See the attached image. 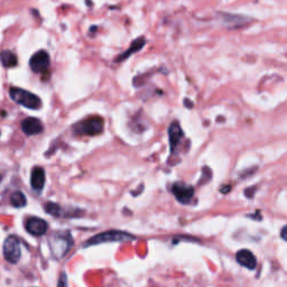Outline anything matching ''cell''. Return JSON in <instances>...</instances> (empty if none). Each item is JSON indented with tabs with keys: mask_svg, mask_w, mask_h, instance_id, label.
Here are the masks:
<instances>
[{
	"mask_svg": "<svg viewBox=\"0 0 287 287\" xmlns=\"http://www.w3.org/2000/svg\"><path fill=\"white\" fill-rule=\"evenodd\" d=\"M50 252L55 259L64 258L73 244V239L67 231H57L48 239Z\"/></svg>",
	"mask_w": 287,
	"mask_h": 287,
	"instance_id": "obj_1",
	"label": "cell"
},
{
	"mask_svg": "<svg viewBox=\"0 0 287 287\" xmlns=\"http://www.w3.org/2000/svg\"><path fill=\"white\" fill-rule=\"evenodd\" d=\"M134 239H135L134 236L128 234V232L119 230H110L102 232V234H99L95 236V237H92L91 239H89L84 246L89 247L95 246V244H101L107 242H125L130 241V240Z\"/></svg>",
	"mask_w": 287,
	"mask_h": 287,
	"instance_id": "obj_2",
	"label": "cell"
},
{
	"mask_svg": "<svg viewBox=\"0 0 287 287\" xmlns=\"http://www.w3.org/2000/svg\"><path fill=\"white\" fill-rule=\"evenodd\" d=\"M104 121L101 117H90L74 125V133L86 136H96L103 132Z\"/></svg>",
	"mask_w": 287,
	"mask_h": 287,
	"instance_id": "obj_3",
	"label": "cell"
},
{
	"mask_svg": "<svg viewBox=\"0 0 287 287\" xmlns=\"http://www.w3.org/2000/svg\"><path fill=\"white\" fill-rule=\"evenodd\" d=\"M9 95L15 102L20 105H24V107H26L28 109L37 110V109H40L42 107L41 99L29 91L23 90V89L19 88H11Z\"/></svg>",
	"mask_w": 287,
	"mask_h": 287,
	"instance_id": "obj_4",
	"label": "cell"
},
{
	"mask_svg": "<svg viewBox=\"0 0 287 287\" xmlns=\"http://www.w3.org/2000/svg\"><path fill=\"white\" fill-rule=\"evenodd\" d=\"M3 256L10 264H17L20 259V244L15 236L8 237L3 242Z\"/></svg>",
	"mask_w": 287,
	"mask_h": 287,
	"instance_id": "obj_5",
	"label": "cell"
},
{
	"mask_svg": "<svg viewBox=\"0 0 287 287\" xmlns=\"http://www.w3.org/2000/svg\"><path fill=\"white\" fill-rule=\"evenodd\" d=\"M172 192L174 194L175 199L180 202V203L187 204L190 201L192 200L194 196V189L190 185L182 183V182H176L173 184Z\"/></svg>",
	"mask_w": 287,
	"mask_h": 287,
	"instance_id": "obj_6",
	"label": "cell"
},
{
	"mask_svg": "<svg viewBox=\"0 0 287 287\" xmlns=\"http://www.w3.org/2000/svg\"><path fill=\"white\" fill-rule=\"evenodd\" d=\"M29 65L35 73H43L49 66V56L48 52L39 50V52L34 54L31 61H29Z\"/></svg>",
	"mask_w": 287,
	"mask_h": 287,
	"instance_id": "obj_7",
	"label": "cell"
},
{
	"mask_svg": "<svg viewBox=\"0 0 287 287\" xmlns=\"http://www.w3.org/2000/svg\"><path fill=\"white\" fill-rule=\"evenodd\" d=\"M26 230L32 236H36V237H41L46 234L48 229V223L41 218H29L26 221Z\"/></svg>",
	"mask_w": 287,
	"mask_h": 287,
	"instance_id": "obj_8",
	"label": "cell"
},
{
	"mask_svg": "<svg viewBox=\"0 0 287 287\" xmlns=\"http://www.w3.org/2000/svg\"><path fill=\"white\" fill-rule=\"evenodd\" d=\"M236 260L242 266V267L247 269H255L257 267V259L255 255L252 254L248 249H241L236 254Z\"/></svg>",
	"mask_w": 287,
	"mask_h": 287,
	"instance_id": "obj_9",
	"label": "cell"
},
{
	"mask_svg": "<svg viewBox=\"0 0 287 287\" xmlns=\"http://www.w3.org/2000/svg\"><path fill=\"white\" fill-rule=\"evenodd\" d=\"M168 137H170L171 150L173 153V151L177 148V146H179V144L182 141V138L184 137L183 130L177 121H174L171 124L170 128H168Z\"/></svg>",
	"mask_w": 287,
	"mask_h": 287,
	"instance_id": "obj_10",
	"label": "cell"
},
{
	"mask_svg": "<svg viewBox=\"0 0 287 287\" xmlns=\"http://www.w3.org/2000/svg\"><path fill=\"white\" fill-rule=\"evenodd\" d=\"M22 129L27 136H33V135L41 134L44 128L41 120L36 119V118H26L22 122Z\"/></svg>",
	"mask_w": 287,
	"mask_h": 287,
	"instance_id": "obj_11",
	"label": "cell"
},
{
	"mask_svg": "<svg viewBox=\"0 0 287 287\" xmlns=\"http://www.w3.org/2000/svg\"><path fill=\"white\" fill-rule=\"evenodd\" d=\"M32 188L37 192H41L45 184V172L42 167H35L32 171L31 176Z\"/></svg>",
	"mask_w": 287,
	"mask_h": 287,
	"instance_id": "obj_12",
	"label": "cell"
},
{
	"mask_svg": "<svg viewBox=\"0 0 287 287\" xmlns=\"http://www.w3.org/2000/svg\"><path fill=\"white\" fill-rule=\"evenodd\" d=\"M223 22H225L227 26H229L230 28H239L247 24V19L246 17L242 16L226 14L223 15Z\"/></svg>",
	"mask_w": 287,
	"mask_h": 287,
	"instance_id": "obj_13",
	"label": "cell"
},
{
	"mask_svg": "<svg viewBox=\"0 0 287 287\" xmlns=\"http://www.w3.org/2000/svg\"><path fill=\"white\" fill-rule=\"evenodd\" d=\"M144 45H145V40H144L143 37H141V39L135 40L132 43V45L129 46V48L126 50L125 53H122L121 55L117 58V61L126 60V58H128L130 55H133L134 53H136V52H138L139 49H142L144 48Z\"/></svg>",
	"mask_w": 287,
	"mask_h": 287,
	"instance_id": "obj_14",
	"label": "cell"
},
{
	"mask_svg": "<svg viewBox=\"0 0 287 287\" xmlns=\"http://www.w3.org/2000/svg\"><path fill=\"white\" fill-rule=\"evenodd\" d=\"M0 61H1L2 65L5 67H14L17 65V56L10 50H2L0 53Z\"/></svg>",
	"mask_w": 287,
	"mask_h": 287,
	"instance_id": "obj_15",
	"label": "cell"
},
{
	"mask_svg": "<svg viewBox=\"0 0 287 287\" xmlns=\"http://www.w3.org/2000/svg\"><path fill=\"white\" fill-rule=\"evenodd\" d=\"M10 203L15 208H24L27 204L26 196L22 192H14L10 196Z\"/></svg>",
	"mask_w": 287,
	"mask_h": 287,
	"instance_id": "obj_16",
	"label": "cell"
},
{
	"mask_svg": "<svg viewBox=\"0 0 287 287\" xmlns=\"http://www.w3.org/2000/svg\"><path fill=\"white\" fill-rule=\"evenodd\" d=\"M44 209L46 211V213L53 215V217H62V215H63L62 208L56 203H52V202H48V203L45 204Z\"/></svg>",
	"mask_w": 287,
	"mask_h": 287,
	"instance_id": "obj_17",
	"label": "cell"
},
{
	"mask_svg": "<svg viewBox=\"0 0 287 287\" xmlns=\"http://www.w3.org/2000/svg\"><path fill=\"white\" fill-rule=\"evenodd\" d=\"M57 287H67V280H66V275L64 273H62L60 281H58Z\"/></svg>",
	"mask_w": 287,
	"mask_h": 287,
	"instance_id": "obj_18",
	"label": "cell"
},
{
	"mask_svg": "<svg viewBox=\"0 0 287 287\" xmlns=\"http://www.w3.org/2000/svg\"><path fill=\"white\" fill-rule=\"evenodd\" d=\"M281 237L285 240V241H287V226H285L284 228H283L282 231H281Z\"/></svg>",
	"mask_w": 287,
	"mask_h": 287,
	"instance_id": "obj_19",
	"label": "cell"
},
{
	"mask_svg": "<svg viewBox=\"0 0 287 287\" xmlns=\"http://www.w3.org/2000/svg\"><path fill=\"white\" fill-rule=\"evenodd\" d=\"M230 187H225V188H222L221 189V191H222V193H227L228 191H230Z\"/></svg>",
	"mask_w": 287,
	"mask_h": 287,
	"instance_id": "obj_20",
	"label": "cell"
},
{
	"mask_svg": "<svg viewBox=\"0 0 287 287\" xmlns=\"http://www.w3.org/2000/svg\"><path fill=\"white\" fill-rule=\"evenodd\" d=\"M1 180H2V177H1V176H0V181H1Z\"/></svg>",
	"mask_w": 287,
	"mask_h": 287,
	"instance_id": "obj_21",
	"label": "cell"
}]
</instances>
